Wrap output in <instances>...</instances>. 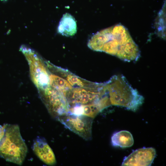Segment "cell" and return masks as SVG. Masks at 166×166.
<instances>
[{
    "instance_id": "obj_5",
    "label": "cell",
    "mask_w": 166,
    "mask_h": 166,
    "mask_svg": "<svg viewBox=\"0 0 166 166\" xmlns=\"http://www.w3.org/2000/svg\"><path fill=\"white\" fill-rule=\"evenodd\" d=\"M40 98L51 115L57 120L67 114L69 106L65 97L50 85L39 91Z\"/></svg>"
},
{
    "instance_id": "obj_8",
    "label": "cell",
    "mask_w": 166,
    "mask_h": 166,
    "mask_svg": "<svg viewBox=\"0 0 166 166\" xmlns=\"http://www.w3.org/2000/svg\"><path fill=\"white\" fill-rule=\"evenodd\" d=\"M156 155L152 148H144L137 149L124 159L122 166H150Z\"/></svg>"
},
{
    "instance_id": "obj_4",
    "label": "cell",
    "mask_w": 166,
    "mask_h": 166,
    "mask_svg": "<svg viewBox=\"0 0 166 166\" xmlns=\"http://www.w3.org/2000/svg\"><path fill=\"white\" fill-rule=\"evenodd\" d=\"M20 50L27 60L30 68L31 78L39 91L49 86V72L45 62L34 50L24 45Z\"/></svg>"
},
{
    "instance_id": "obj_3",
    "label": "cell",
    "mask_w": 166,
    "mask_h": 166,
    "mask_svg": "<svg viewBox=\"0 0 166 166\" xmlns=\"http://www.w3.org/2000/svg\"><path fill=\"white\" fill-rule=\"evenodd\" d=\"M19 126L6 124L5 134L0 144V156L6 161L21 165L27 152Z\"/></svg>"
},
{
    "instance_id": "obj_9",
    "label": "cell",
    "mask_w": 166,
    "mask_h": 166,
    "mask_svg": "<svg viewBox=\"0 0 166 166\" xmlns=\"http://www.w3.org/2000/svg\"><path fill=\"white\" fill-rule=\"evenodd\" d=\"M49 70L65 78L74 88H92L98 83H93L81 78L68 70L54 65L50 63L48 65Z\"/></svg>"
},
{
    "instance_id": "obj_6",
    "label": "cell",
    "mask_w": 166,
    "mask_h": 166,
    "mask_svg": "<svg viewBox=\"0 0 166 166\" xmlns=\"http://www.w3.org/2000/svg\"><path fill=\"white\" fill-rule=\"evenodd\" d=\"M93 118L84 115L76 116L69 112L57 120L67 128L85 140L92 138Z\"/></svg>"
},
{
    "instance_id": "obj_12",
    "label": "cell",
    "mask_w": 166,
    "mask_h": 166,
    "mask_svg": "<svg viewBox=\"0 0 166 166\" xmlns=\"http://www.w3.org/2000/svg\"><path fill=\"white\" fill-rule=\"evenodd\" d=\"M48 70L50 86L66 97L73 87L65 78Z\"/></svg>"
},
{
    "instance_id": "obj_14",
    "label": "cell",
    "mask_w": 166,
    "mask_h": 166,
    "mask_svg": "<svg viewBox=\"0 0 166 166\" xmlns=\"http://www.w3.org/2000/svg\"><path fill=\"white\" fill-rule=\"evenodd\" d=\"M82 105L83 110V115L93 118L104 109L101 102L99 100L91 103Z\"/></svg>"
},
{
    "instance_id": "obj_1",
    "label": "cell",
    "mask_w": 166,
    "mask_h": 166,
    "mask_svg": "<svg viewBox=\"0 0 166 166\" xmlns=\"http://www.w3.org/2000/svg\"><path fill=\"white\" fill-rule=\"evenodd\" d=\"M88 46L94 51L105 52L125 61H136L140 56L137 45L121 24L98 32L89 39Z\"/></svg>"
},
{
    "instance_id": "obj_10",
    "label": "cell",
    "mask_w": 166,
    "mask_h": 166,
    "mask_svg": "<svg viewBox=\"0 0 166 166\" xmlns=\"http://www.w3.org/2000/svg\"><path fill=\"white\" fill-rule=\"evenodd\" d=\"M32 148L36 155L45 163L49 165L56 164L54 153L43 138H37L34 141Z\"/></svg>"
},
{
    "instance_id": "obj_16",
    "label": "cell",
    "mask_w": 166,
    "mask_h": 166,
    "mask_svg": "<svg viewBox=\"0 0 166 166\" xmlns=\"http://www.w3.org/2000/svg\"><path fill=\"white\" fill-rule=\"evenodd\" d=\"M1 0V1H6L7 0Z\"/></svg>"
},
{
    "instance_id": "obj_15",
    "label": "cell",
    "mask_w": 166,
    "mask_h": 166,
    "mask_svg": "<svg viewBox=\"0 0 166 166\" xmlns=\"http://www.w3.org/2000/svg\"><path fill=\"white\" fill-rule=\"evenodd\" d=\"M6 124L0 125V144L2 141L5 132Z\"/></svg>"
},
{
    "instance_id": "obj_2",
    "label": "cell",
    "mask_w": 166,
    "mask_h": 166,
    "mask_svg": "<svg viewBox=\"0 0 166 166\" xmlns=\"http://www.w3.org/2000/svg\"><path fill=\"white\" fill-rule=\"evenodd\" d=\"M105 83L111 105L125 107L135 112L143 104V97L122 75L114 76Z\"/></svg>"
},
{
    "instance_id": "obj_13",
    "label": "cell",
    "mask_w": 166,
    "mask_h": 166,
    "mask_svg": "<svg viewBox=\"0 0 166 166\" xmlns=\"http://www.w3.org/2000/svg\"><path fill=\"white\" fill-rule=\"evenodd\" d=\"M111 140L112 145L116 147H129L134 143L132 134L126 130H122L115 133L112 136Z\"/></svg>"
},
{
    "instance_id": "obj_7",
    "label": "cell",
    "mask_w": 166,
    "mask_h": 166,
    "mask_svg": "<svg viewBox=\"0 0 166 166\" xmlns=\"http://www.w3.org/2000/svg\"><path fill=\"white\" fill-rule=\"evenodd\" d=\"M105 93L103 83L94 88H73L66 96L69 107L76 104L86 105L94 102Z\"/></svg>"
},
{
    "instance_id": "obj_11",
    "label": "cell",
    "mask_w": 166,
    "mask_h": 166,
    "mask_svg": "<svg viewBox=\"0 0 166 166\" xmlns=\"http://www.w3.org/2000/svg\"><path fill=\"white\" fill-rule=\"evenodd\" d=\"M57 32L67 37L74 35L77 31V26L74 18L71 14L66 13L61 18L57 27Z\"/></svg>"
}]
</instances>
